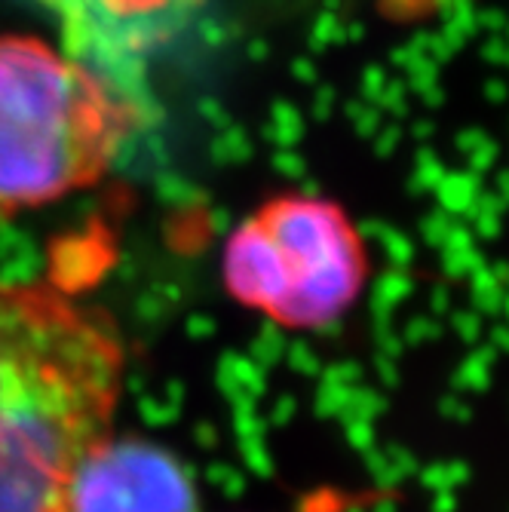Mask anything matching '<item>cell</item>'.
Segmentation results:
<instances>
[{
	"label": "cell",
	"instance_id": "obj_4",
	"mask_svg": "<svg viewBox=\"0 0 509 512\" xmlns=\"http://www.w3.org/2000/svg\"><path fill=\"white\" fill-rule=\"evenodd\" d=\"M68 512H200V491L166 445L111 430L83 457Z\"/></svg>",
	"mask_w": 509,
	"mask_h": 512
},
{
	"label": "cell",
	"instance_id": "obj_2",
	"mask_svg": "<svg viewBox=\"0 0 509 512\" xmlns=\"http://www.w3.org/2000/svg\"><path fill=\"white\" fill-rule=\"evenodd\" d=\"M138 129V108L83 56L0 31V215L96 188Z\"/></svg>",
	"mask_w": 509,
	"mask_h": 512
},
{
	"label": "cell",
	"instance_id": "obj_5",
	"mask_svg": "<svg viewBox=\"0 0 509 512\" xmlns=\"http://www.w3.org/2000/svg\"><path fill=\"white\" fill-rule=\"evenodd\" d=\"M80 13H86L99 25L117 28H154L163 22H175L200 0H68Z\"/></svg>",
	"mask_w": 509,
	"mask_h": 512
},
{
	"label": "cell",
	"instance_id": "obj_3",
	"mask_svg": "<svg viewBox=\"0 0 509 512\" xmlns=\"http://www.w3.org/2000/svg\"><path fill=\"white\" fill-rule=\"evenodd\" d=\"M372 283V255L332 197L283 191L261 200L221 246V286L243 310L292 335L332 332Z\"/></svg>",
	"mask_w": 509,
	"mask_h": 512
},
{
	"label": "cell",
	"instance_id": "obj_1",
	"mask_svg": "<svg viewBox=\"0 0 509 512\" xmlns=\"http://www.w3.org/2000/svg\"><path fill=\"white\" fill-rule=\"evenodd\" d=\"M126 368L102 307L0 279V512H68L83 457L114 430Z\"/></svg>",
	"mask_w": 509,
	"mask_h": 512
}]
</instances>
